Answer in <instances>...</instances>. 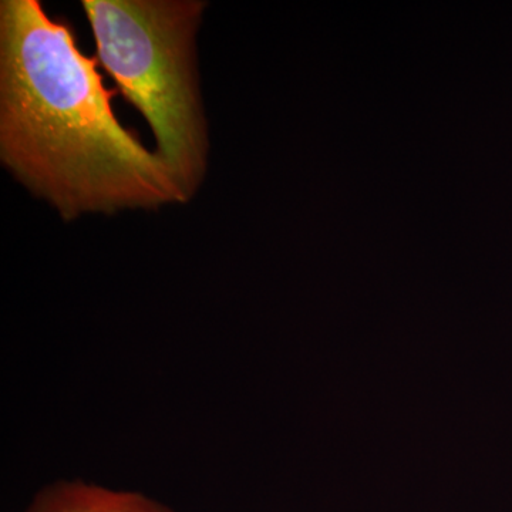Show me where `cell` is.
Returning <instances> with one entry per match:
<instances>
[{
	"label": "cell",
	"instance_id": "obj_3",
	"mask_svg": "<svg viewBox=\"0 0 512 512\" xmlns=\"http://www.w3.org/2000/svg\"><path fill=\"white\" fill-rule=\"evenodd\" d=\"M25 512L175 511L138 491L114 490L82 480H62L42 488Z\"/></svg>",
	"mask_w": 512,
	"mask_h": 512
},
{
	"label": "cell",
	"instance_id": "obj_2",
	"mask_svg": "<svg viewBox=\"0 0 512 512\" xmlns=\"http://www.w3.org/2000/svg\"><path fill=\"white\" fill-rule=\"evenodd\" d=\"M96 59L146 119L185 201L207 174L197 33L205 0H83Z\"/></svg>",
	"mask_w": 512,
	"mask_h": 512
},
{
	"label": "cell",
	"instance_id": "obj_1",
	"mask_svg": "<svg viewBox=\"0 0 512 512\" xmlns=\"http://www.w3.org/2000/svg\"><path fill=\"white\" fill-rule=\"evenodd\" d=\"M96 57L39 0L0 2V160L69 222L187 204L156 151L121 126Z\"/></svg>",
	"mask_w": 512,
	"mask_h": 512
}]
</instances>
